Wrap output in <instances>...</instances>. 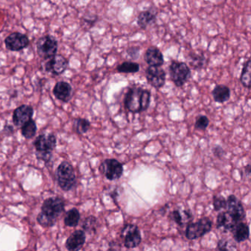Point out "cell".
Returning a JSON list of instances; mask_svg holds the SVG:
<instances>
[{
	"label": "cell",
	"mask_w": 251,
	"mask_h": 251,
	"mask_svg": "<svg viewBox=\"0 0 251 251\" xmlns=\"http://www.w3.org/2000/svg\"><path fill=\"white\" fill-rule=\"evenodd\" d=\"M151 94L150 91L138 86L130 88L125 94L124 104L130 113H139L150 107Z\"/></svg>",
	"instance_id": "obj_1"
},
{
	"label": "cell",
	"mask_w": 251,
	"mask_h": 251,
	"mask_svg": "<svg viewBox=\"0 0 251 251\" xmlns=\"http://www.w3.org/2000/svg\"><path fill=\"white\" fill-rule=\"evenodd\" d=\"M56 136L53 134H42L38 135L33 142L36 150V157L45 163L50 162L53 156V151L56 147Z\"/></svg>",
	"instance_id": "obj_2"
},
{
	"label": "cell",
	"mask_w": 251,
	"mask_h": 251,
	"mask_svg": "<svg viewBox=\"0 0 251 251\" xmlns=\"http://www.w3.org/2000/svg\"><path fill=\"white\" fill-rule=\"evenodd\" d=\"M56 178L59 187L63 191L68 192L75 187L77 177L75 169L67 161H63L56 170Z\"/></svg>",
	"instance_id": "obj_3"
},
{
	"label": "cell",
	"mask_w": 251,
	"mask_h": 251,
	"mask_svg": "<svg viewBox=\"0 0 251 251\" xmlns=\"http://www.w3.org/2000/svg\"><path fill=\"white\" fill-rule=\"evenodd\" d=\"M212 220L207 217L200 218L195 223H190L185 231V236L188 240H195L200 238L212 231Z\"/></svg>",
	"instance_id": "obj_4"
},
{
	"label": "cell",
	"mask_w": 251,
	"mask_h": 251,
	"mask_svg": "<svg viewBox=\"0 0 251 251\" xmlns=\"http://www.w3.org/2000/svg\"><path fill=\"white\" fill-rule=\"evenodd\" d=\"M169 75L175 86L181 88L188 82L191 76V70L187 63L173 60L169 66Z\"/></svg>",
	"instance_id": "obj_5"
},
{
	"label": "cell",
	"mask_w": 251,
	"mask_h": 251,
	"mask_svg": "<svg viewBox=\"0 0 251 251\" xmlns=\"http://www.w3.org/2000/svg\"><path fill=\"white\" fill-rule=\"evenodd\" d=\"M57 47L58 44L57 40L53 35H44L37 41V53L41 58L45 60L56 55Z\"/></svg>",
	"instance_id": "obj_6"
},
{
	"label": "cell",
	"mask_w": 251,
	"mask_h": 251,
	"mask_svg": "<svg viewBox=\"0 0 251 251\" xmlns=\"http://www.w3.org/2000/svg\"><path fill=\"white\" fill-rule=\"evenodd\" d=\"M99 171L109 181L119 179L123 174V165L116 159H106L100 164Z\"/></svg>",
	"instance_id": "obj_7"
},
{
	"label": "cell",
	"mask_w": 251,
	"mask_h": 251,
	"mask_svg": "<svg viewBox=\"0 0 251 251\" xmlns=\"http://www.w3.org/2000/svg\"><path fill=\"white\" fill-rule=\"evenodd\" d=\"M124 238V245L127 249H135L141 243V234L139 228L134 224H126L121 231Z\"/></svg>",
	"instance_id": "obj_8"
},
{
	"label": "cell",
	"mask_w": 251,
	"mask_h": 251,
	"mask_svg": "<svg viewBox=\"0 0 251 251\" xmlns=\"http://www.w3.org/2000/svg\"><path fill=\"white\" fill-rule=\"evenodd\" d=\"M226 202L225 210L228 215L237 224L243 222L246 219V213L244 206L240 199L234 195H230L226 199Z\"/></svg>",
	"instance_id": "obj_9"
},
{
	"label": "cell",
	"mask_w": 251,
	"mask_h": 251,
	"mask_svg": "<svg viewBox=\"0 0 251 251\" xmlns=\"http://www.w3.org/2000/svg\"><path fill=\"white\" fill-rule=\"evenodd\" d=\"M65 203L59 197H51L46 199L41 206V212L47 216L57 219V217L64 211Z\"/></svg>",
	"instance_id": "obj_10"
},
{
	"label": "cell",
	"mask_w": 251,
	"mask_h": 251,
	"mask_svg": "<svg viewBox=\"0 0 251 251\" xmlns=\"http://www.w3.org/2000/svg\"><path fill=\"white\" fill-rule=\"evenodd\" d=\"M29 44L28 37L20 32H13L4 39L6 49L12 51H21L27 48Z\"/></svg>",
	"instance_id": "obj_11"
},
{
	"label": "cell",
	"mask_w": 251,
	"mask_h": 251,
	"mask_svg": "<svg viewBox=\"0 0 251 251\" xmlns=\"http://www.w3.org/2000/svg\"><path fill=\"white\" fill-rule=\"evenodd\" d=\"M147 82L153 88L160 89L166 82V72L161 67L149 66L145 71Z\"/></svg>",
	"instance_id": "obj_12"
},
{
	"label": "cell",
	"mask_w": 251,
	"mask_h": 251,
	"mask_svg": "<svg viewBox=\"0 0 251 251\" xmlns=\"http://www.w3.org/2000/svg\"><path fill=\"white\" fill-rule=\"evenodd\" d=\"M46 62L45 70L53 75L58 76L62 75L68 67V60L60 54H56L53 57L47 59Z\"/></svg>",
	"instance_id": "obj_13"
},
{
	"label": "cell",
	"mask_w": 251,
	"mask_h": 251,
	"mask_svg": "<svg viewBox=\"0 0 251 251\" xmlns=\"http://www.w3.org/2000/svg\"><path fill=\"white\" fill-rule=\"evenodd\" d=\"M33 113V109L31 106L27 104L19 106L13 111V125L17 127H22L25 123L32 119Z\"/></svg>",
	"instance_id": "obj_14"
},
{
	"label": "cell",
	"mask_w": 251,
	"mask_h": 251,
	"mask_svg": "<svg viewBox=\"0 0 251 251\" xmlns=\"http://www.w3.org/2000/svg\"><path fill=\"white\" fill-rule=\"evenodd\" d=\"M85 243V233L83 230L74 231L66 242V248L69 251H80Z\"/></svg>",
	"instance_id": "obj_15"
},
{
	"label": "cell",
	"mask_w": 251,
	"mask_h": 251,
	"mask_svg": "<svg viewBox=\"0 0 251 251\" xmlns=\"http://www.w3.org/2000/svg\"><path fill=\"white\" fill-rule=\"evenodd\" d=\"M144 59L149 66L161 67L165 63V58L161 50L156 47H150L144 53Z\"/></svg>",
	"instance_id": "obj_16"
},
{
	"label": "cell",
	"mask_w": 251,
	"mask_h": 251,
	"mask_svg": "<svg viewBox=\"0 0 251 251\" xmlns=\"http://www.w3.org/2000/svg\"><path fill=\"white\" fill-rule=\"evenodd\" d=\"M53 94L56 99L63 101L68 102L72 99V88L70 84L64 81L57 82L53 88Z\"/></svg>",
	"instance_id": "obj_17"
},
{
	"label": "cell",
	"mask_w": 251,
	"mask_h": 251,
	"mask_svg": "<svg viewBox=\"0 0 251 251\" xmlns=\"http://www.w3.org/2000/svg\"><path fill=\"white\" fill-rule=\"evenodd\" d=\"M157 10L156 9L150 8L148 10L140 12L137 17V25L141 29H145L149 25L153 23L156 19Z\"/></svg>",
	"instance_id": "obj_18"
},
{
	"label": "cell",
	"mask_w": 251,
	"mask_h": 251,
	"mask_svg": "<svg viewBox=\"0 0 251 251\" xmlns=\"http://www.w3.org/2000/svg\"><path fill=\"white\" fill-rule=\"evenodd\" d=\"M237 223L231 218L226 211L221 212L218 214L217 218V227L218 229L222 230L223 231H232Z\"/></svg>",
	"instance_id": "obj_19"
},
{
	"label": "cell",
	"mask_w": 251,
	"mask_h": 251,
	"mask_svg": "<svg viewBox=\"0 0 251 251\" xmlns=\"http://www.w3.org/2000/svg\"><path fill=\"white\" fill-rule=\"evenodd\" d=\"M169 218L175 223L177 225L182 227L190 223L193 220V216L191 212L188 210H174L169 214Z\"/></svg>",
	"instance_id": "obj_20"
},
{
	"label": "cell",
	"mask_w": 251,
	"mask_h": 251,
	"mask_svg": "<svg viewBox=\"0 0 251 251\" xmlns=\"http://www.w3.org/2000/svg\"><path fill=\"white\" fill-rule=\"evenodd\" d=\"M231 232L233 233L234 240L238 243H243L250 237V228L249 225L243 222L238 223Z\"/></svg>",
	"instance_id": "obj_21"
},
{
	"label": "cell",
	"mask_w": 251,
	"mask_h": 251,
	"mask_svg": "<svg viewBox=\"0 0 251 251\" xmlns=\"http://www.w3.org/2000/svg\"><path fill=\"white\" fill-rule=\"evenodd\" d=\"M214 100L218 103H224L229 100L231 97V90L226 85H218L212 91Z\"/></svg>",
	"instance_id": "obj_22"
},
{
	"label": "cell",
	"mask_w": 251,
	"mask_h": 251,
	"mask_svg": "<svg viewBox=\"0 0 251 251\" xmlns=\"http://www.w3.org/2000/svg\"><path fill=\"white\" fill-rule=\"evenodd\" d=\"M81 219V214L76 208L68 211L65 215L64 224L66 226L76 227L79 224Z\"/></svg>",
	"instance_id": "obj_23"
},
{
	"label": "cell",
	"mask_w": 251,
	"mask_h": 251,
	"mask_svg": "<svg viewBox=\"0 0 251 251\" xmlns=\"http://www.w3.org/2000/svg\"><path fill=\"white\" fill-rule=\"evenodd\" d=\"M140 66L135 62L125 61L119 64L116 67V71L119 73L135 74L139 71Z\"/></svg>",
	"instance_id": "obj_24"
},
{
	"label": "cell",
	"mask_w": 251,
	"mask_h": 251,
	"mask_svg": "<svg viewBox=\"0 0 251 251\" xmlns=\"http://www.w3.org/2000/svg\"><path fill=\"white\" fill-rule=\"evenodd\" d=\"M98 226V221L94 216H88L84 220L83 223L82 228H84V232L88 234H95Z\"/></svg>",
	"instance_id": "obj_25"
},
{
	"label": "cell",
	"mask_w": 251,
	"mask_h": 251,
	"mask_svg": "<svg viewBox=\"0 0 251 251\" xmlns=\"http://www.w3.org/2000/svg\"><path fill=\"white\" fill-rule=\"evenodd\" d=\"M37 126L35 121L29 120L22 126V134L26 139H31L36 134Z\"/></svg>",
	"instance_id": "obj_26"
},
{
	"label": "cell",
	"mask_w": 251,
	"mask_h": 251,
	"mask_svg": "<svg viewBox=\"0 0 251 251\" xmlns=\"http://www.w3.org/2000/svg\"><path fill=\"white\" fill-rule=\"evenodd\" d=\"M240 82L245 88H250L251 87V60L249 59L248 61L243 65L242 70L241 76H240Z\"/></svg>",
	"instance_id": "obj_27"
},
{
	"label": "cell",
	"mask_w": 251,
	"mask_h": 251,
	"mask_svg": "<svg viewBox=\"0 0 251 251\" xmlns=\"http://www.w3.org/2000/svg\"><path fill=\"white\" fill-rule=\"evenodd\" d=\"M74 129L78 134H85L91 127L89 121L85 119H77L74 122Z\"/></svg>",
	"instance_id": "obj_28"
},
{
	"label": "cell",
	"mask_w": 251,
	"mask_h": 251,
	"mask_svg": "<svg viewBox=\"0 0 251 251\" xmlns=\"http://www.w3.org/2000/svg\"><path fill=\"white\" fill-rule=\"evenodd\" d=\"M190 64L194 69H201L206 64V58L202 54H190Z\"/></svg>",
	"instance_id": "obj_29"
},
{
	"label": "cell",
	"mask_w": 251,
	"mask_h": 251,
	"mask_svg": "<svg viewBox=\"0 0 251 251\" xmlns=\"http://www.w3.org/2000/svg\"><path fill=\"white\" fill-rule=\"evenodd\" d=\"M37 221L40 225L42 226L44 228H50V227L53 226L56 224V219L47 216L42 212H40L38 217H37Z\"/></svg>",
	"instance_id": "obj_30"
},
{
	"label": "cell",
	"mask_w": 251,
	"mask_h": 251,
	"mask_svg": "<svg viewBox=\"0 0 251 251\" xmlns=\"http://www.w3.org/2000/svg\"><path fill=\"white\" fill-rule=\"evenodd\" d=\"M226 199L223 196H214L213 197V207L215 211L220 212L222 209H225L226 208Z\"/></svg>",
	"instance_id": "obj_31"
},
{
	"label": "cell",
	"mask_w": 251,
	"mask_h": 251,
	"mask_svg": "<svg viewBox=\"0 0 251 251\" xmlns=\"http://www.w3.org/2000/svg\"><path fill=\"white\" fill-rule=\"evenodd\" d=\"M209 125V119L206 116H199L196 118L195 127L196 129L200 131H205Z\"/></svg>",
	"instance_id": "obj_32"
},
{
	"label": "cell",
	"mask_w": 251,
	"mask_h": 251,
	"mask_svg": "<svg viewBox=\"0 0 251 251\" xmlns=\"http://www.w3.org/2000/svg\"><path fill=\"white\" fill-rule=\"evenodd\" d=\"M234 247H235V245L225 239H221L218 243V250L219 251H230Z\"/></svg>",
	"instance_id": "obj_33"
},
{
	"label": "cell",
	"mask_w": 251,
	"mask_h": 251,
	"mask_svg": "<svg viewBox=\"0 0 251 251\" xmlns=\"http://www.w3.org/2000/svg\"><path fill=\"white\" fill-rule=\"evenodd\" d=\"M127 54L132 60H136L139 57L140 48L139 47H131L127 50Z\"/></svg>",
	"instance_id": "obj_34"
},
{
	"label": "cell",
	"mask_w": 251,
	"mask_h": 251,
	"mask_svg": "<svg viewBox=\"0 0 251 251\" xmlns=\"http://www.w3.org/2000/svg\"><path fill=\"white\" fill-rule=\"evenodd\" d=\"M212 152H213L214 155L217 157L221 158L225 154V151L221 147V146H215V147L212 149Z\"/></svg>",
	"instance_id": "obj_35"
},
{
	"label": "cell",
	"mask_w": 251,
	"mask_h": 251,
	"mask_svg": "<svg viewBox=\"0 0 251 251\" xmlns=\"http://www.w3.org/2000/svg\"><path fill=\"white\" fill-rule=\"evenodd\" d=\"M97 16H94V17H90V19H88V18H84V22H85V23L91 25V26H93V25L95 24V22H97Z\"/></svg>",
	"instance_id": "obj_36"
},
{
	"label": "cell",
	"mask_w": 251,
	"mask_h": 251,
	"mask_svg": "<svg viewBox=\"0 0 251 251\" xmlns=\"http://www.w3.org/2000/svg\"><path fill=\"white\" fill-rule=\"evenodd\" d=\"M245 173H246V176H249L251 174V165H248L247 166H246L245 168Z\"/></svg>",
	"instance_id": "obj_37"
},
{
	"label": "cell",
	"mask_w": 251,
	"mask_h": 251,
	"mask_svg": "<svg viewBox=\"0 0 251 251\" xmlns=\"http://www.w3.org/2000/svg\"><path fill=\"white\" fill-rule=\"evenodd\" d=\"M110 196L113 199V200L114 201H116V198H117L118 196L117 191H116V190H115L113 193H111Z\"/></svg>",
	"instance_id": "obj_38"
}]
</instances>
